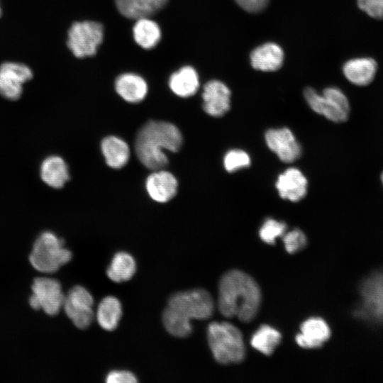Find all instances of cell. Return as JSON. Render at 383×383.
Wrapping results in <instances>:
<instances>
[{
	"instance_id": "27",
	"label": "cell",
	"mask_w": 383,
	"mask_h": 383,
	"mask_svg": "<svg viewBox=\"0 0 383 383\" xmlns=\"http://www.w3.org/2000/svg\"><path fill=\"white\" fill-rule=\"evenodd\" d=\"M282 339L279 332L274 328L264 325L253 334L252 346L265 355H270L279 344Z\"/></svg>"
},
{
	"instance_id": "26",
	"label": "cell",
	"mask_w": 383,
	"mask_h": 383,
	"mask_svg": "<svg viewBox=\"0 0 383 383\" xmlns=\"http://www.w3.org/2000/svg\"><path fill=\"white\" fill-rule=\"evenodd\" d=\"M162 322L167 331L174 337L185 338L192 332L191 320L169 306L163 311Z\"/></svg>"
},
{
	"instance_id": "1",
	"label": "cell",
	"mask_w": 383,
	"mask_h": 383,
	"mask_svg": "<svg viewBox=\"0 0 383 383\" xmlns=\"http://www.w3.org/2000/svg\"><path fill=\"white\" fill-rule=\"evenodd\" d=\"M260 302V289L250 276L239 270H231L222 276L218 306L224 316L250 322L257 315Z\"/></svg>"
},
{
	"instance_id": "19",
	"label": "cell",
	"mask_w": 383,
	"mask_h": 383,
	"mask_svg": "<svg viewBox=\"0 0 383 383\" xmlns=\"http://www.w3.org/2000/svg\"><path fill=\"white\" fill-rule=\"evenodd\" d=\"M361 293L365 307L383 321V272L370 276L362 284Z\"/></svg>"
},
{
	"instance_id": "12",
	"label": "cell",
	"mask_w": 383,
	"mask_h": 383,
	"mask_svg": "<svg viewBox=\"0 0 383 383\" xmlns=\"http://www.w3.org/2000/svg\"><path fill=\"white\" fill-rule=\"evenodd\" d=\"M231 94L229 88L222 82H207L201 94L204 111L213 117L223 116L230 109Z\"/></svg>"
},
{
	"instance_id": "9",
	"label": "cell",
	"mask_w": 383,
	"mask_h": 383,
	"mask_svg": "<svg viewBox=\"0 0 383 383\" xmlns=\"http://www.w3.org/2000/svg\"><path fill=\"white\" fill-rule=\"evenodd\" d=\"M94 298L82 286L73 287L65 296L62 308L67 317L79 329H85L94 318Z\"/></svg>"
},
{
	"instance_id": "17",
	"label": "cell",
	"mask_w": 383,
	"mask_h": 383,
	"mask_svg": "<svg viewBox=\"0 0 383 383\" xmlns=\"http://www.w3.org/2000/svg\"><path fill=\"white\" fill-rule=\"evenodd\" d=\"M284 57V52L279 45L274 43H266L252 51L250 63L255 70L273 72L282 66Z\"/></svg>"
},
{
	"instance_id": "7",
	"label": "cell",
	"mask_w": 383,
	"mask_h": 383,
	"mask_svg": "<svg viewBox=\"0 0 383 383\" xmlns=\"http://www.w3.org/2000/svg\"><path fill=\"white\" fill-rule=\"evenodd\" d=\"M167 306L189 320H203L211 316L214 304L211 294L202 289L177 292L168 299Z\"/></svg>"
},
{
	"instance_id": "23",
	"label": "cell",
	"mask_w": 383,
	"mask_h": 383,
	"mask_svg": "<svg viewBox=\"0 0 383 383\" xmlns=\"http://www.w3.org/2000/svg\"><path fill=\"white\" fill-rule=\"evenodd\" d=\"M101 149L106 164L114 169H120L128 162L130 150L121 138L110 135L101 141Z\"/></svg>"
},
{
	"instance_id": "25",
	"label": "cell",
	"mask_w": 383,
	"mask_h": 383,
	"mask_svg": "<svg viewBox=\"0 0 383 383\" xmlns=\"http://www.w3.org/2000/svg\"><path fill=\"white\" fill-rule=\"evenodd\" d=\"M96 316L98 323L103 329L113 331L117 328L122 316L120 301L113 296L103 298L98 305Z\"/></svg>"
},
{
	"instance_id": "13",
	"label": "cell",
	"mask_w": 383,
	"mask_h": 383,
	"mask_svg": "<svg viewBox=\"0 0 383 383\" xmlns=\"http://www.w3.org/2000/svg\"><path fill=\"white\" fill-rule=\"evenodd\" d=\"M275 185L280 197L296 202L306 196L308 182L299 170L291 167L279 175Z\"/></svg>"
},
{
	"instance_id": "6",
	"label": "cell",
	"mask_w": 383,
	"mask_h": 383,
	"mask_svg": "<svg viewBox=\"0 0 383 383\" xmlns=\"http://www.w3.org/2000/svg\"><path fill=\"white\" fill-rule=\"evenodd\" d=\"M104 38V26L95 21H76L67 32V45L77 58L92 57Z\"/></svg>"
},
{
	"instance_id": "34",
	"label": "cell",
	"mask_w": 383,
	"mask_h": 383,
	"mask_svg": "<svg viewBox=\"0 0 383 383\" xmlns=\"http://www.w3.org/2000/svg\"><path fill=\"white\" fill-rule=\"evenodd\" d=\"M243 10L249 13H256L263 11L270 0H234Z\"/></svg>"
},
{
	"instance_id": "5",
	"label": "cell",
	"mask_w": 383,
	"mask_h": 383,
	"mask_svg": "<svg viewBox=\"0 0 383 383\" xmlns=\"http://www.w3.org/2000/svg\"><path fill=\"white\" fill-rule=\"evenodd\" d=\"M304 98L311 109L328 120L340 123L345 121L350 113V104L345 94L337 87L326 88L322 94L311 87L304 91Z\"/></svg>"
},
{
	"instance_id": "30",
	"label": "cell",
	"mask_w": 383,
	"mask_h": 383,
	"mask_svg": "<svg viewBox=\"0 0 383 383\" xmlns=\"http://www.w3.org/2000/svg\"><path fill=\"white\" fill-rule=\"evenodd\" d=\"M250 158L242 150H231L226 152L223 158V165L226 171L233 172L240 169L249 167Z\"/></svg>"
},
{
	"instance_id": "37",
	"label": "cell",
	"mask_w": 383,
	"mask_h": 383,
	"mask_svg": "<svg viewBox=\"0 0 383 383\" xmlns=\"http://www.w3.org/2000/svg\"><path fill=\"white\" fill-rule=\"evenodd\" d=\"M1 7H0V16H1Z\"/></svg>"
},
{
	"instance_id": "14",
	"label": "cell",
	"mask_w": 383,
	"mask_h": 383,
	"mask_svg": "<svg viewBox=\"0 0 383 383\" xmlns=\"http://www.w3.org/2000/svg\"><path fill=\"white\" fill-rule=\"evenodd\" d=\"M177 180L170 172L155 170L146 179V190L155 201L165 203L172 199L177 192Z\"/></svg>"
},
{
	"instance_id": "15",
	"label": "cell",
	"mask_w": 383,
	"mask_h": 383,
	"mask_svg": "<svg viewBox=\"0 0 383 383\" xmlns=\"http://www.w3.org/2000/svg\"><path fill=\"white\" fill-rule=\"evenodd\" d=\"M301 333L296 336L297 344L304 348H317L329 339L331 330L320 318H311L301 326Z\"/></svg>"
},
{
	"instance_id": "8",
	"label": "cell",
	"mask_w": 383,
	"mask_h": 383,
	"mask_svg": "<svg viewBox=\"0 0 383 383\" xmlns=\"http://www.w3.org/2000/svg\"><path fill=\"white\" fill-rule=\"evenodd\" d=\"M30 306L35 310L42 309L49 316L57 315L62 308L65 295L60 283L55 279L37 277L32 284Z\"/></svg>"
},
{
	"instance_id": "3",
	"label": "cell",
	"mask_w": 383,
	"mask_h": 383,
	"mask_svg": "<svg viewBox=\"0 0 383 383\" xmlns=\"http://www.w3.org/2000/svg\"><path fill=\"white\" fill-rule=\"evenodd\" d=\"M208 343L214 359L221 364L239 363L245 357L240 331L233 325L213 322L208 326Z\"/></svg>"
},
{
	"instance_id": "32",
	"label": "cell",
	"mask_w": 383,
	"mask_h": 383,
	"mask_svg": "<svg viewBox=\"0 0 383 383\" xmlns=\"http://www.w3.org/2000/svg\"><path fill=\"white\" fill-rule=\"evenodd\" d=\"M360 10L369 16L383 19V0H357Z\"/></svg>"
},
{
	"instance_id": "35",
	"label": "cell",
	"mask_w": 383,
	"mask_h": 383,
	"mask_svg": "<svg viewBox=\"0 0 383 383\" xmlns=\"http://www.w3.org/2000/svg\"><path fill=\"white\" fill-rule=\"evenodd\" d=\"M169 0H143L148 16L163 9Z\"/></svg>"
},
{
	"instance_id": "33",
	"label": "cell",
	"mask_w": 383,
	"mask_h": 383,
	"mask_svg": "<svg viewBox=\"0 0 383 383\" xmlns=\"http://www.w3.org/2000/svg\"><path fill=\"white\" fill-rule=\"evenodd\" d=\"M107 383H134L137 382L136 376L126 370H113L106 376Z\"/></svg>"
},
{
	"instance_id": "20",
	"label": "cell",
	"mask_w": 383,
	"mask_h": 383,
	"mask_svg": "<svg viewBox=\"0 0 383 383\" xmlns=\"http://www.w3.org/2000/svg\"><path fill=\"white\" fill-rule=\"evenodd\" d=\"M168 84L174 94L187 98L196 93L199 87V77L193 67L185 65L170 75Z\"/></svg>"
},
{
	"instance_id": "36",
	"label": "cell",
	"mask_w": 383,
	"mask_h": 383,
	"mask_svg": "<svg viewBox=\"0 0 383 383\" xmlns=\"http://www.w3.org/2000/svg\"><path fill=\"white\" fill-rule=\"evenodd\" d=\"M381 179H382V183H383V172H382V175H381Z\"/></svg>"
},
{
	"instance_id": "16",
	"label": "cell",
	"mask_w": 383,
	"mask_h": 383,
	"mask_svg": "<svg viewBox=\"0 0 383 383\" xmlns=\"http://www.w3.org/2000/svg\"><path fill=\"white\" fill-rule=\"evenodd\" d=\"M377 70V63L369 57L350 59L343 67L345 78L357 86H366L374 79Z\"/></svg>"
},
{
	"instance_id": "22",
	"label": "cell",
	"mask_w": 383,
	"mask_h": 383,
	"mask_svg": "<svg viewBox=\"0 0 383 383\" xmlns=\"http://www.w3.org/2000/svg\"><path fill=\"white\" fill-rule=\"evenodd\" d=\"M132 34L135 43L145 50L155 48L162 36L160 26L148 17L136 19L132 28Z\"/></svg>"
},
{
	"instance_id": "31",
	"label": "cell",
	"mask_w": 383,
	"mask_h": 383,
	"mask_svg": "<svg viewBox=\"0 0 383 383\" xmlns=\"http://www.w3.org/2000/svg\"><path fill=\"white\" fill-rule=\"evenodd\" d=\"M283 242L289 253H295L304 249L307 243L305 234L299 229H294L283 235Z\"/></svg>"
},
{
	"instance_id": "29",
	"label": "cell",
	"mask_w": 383,
	"mask_h": 383,
	"mask_svg": "<svg viewBox=\"0 0 383 383\" xmlns=\"http://www.w3.org/2000/svg\"><path fill=\"white\" fill-rule=\"evenodd\" d=\"M287 225L284 222L268 218L260 228L259 235L264 242L274 244L277 238L285 233Z\"/></svg>"
},
{
	"instance_id": "11",
	"label": "cell",
	"mask_w": 383,
	"mask_h": 383,
	"mask_svg": "<svg viewBox=\"0 0 383 383\" xmlns=\"http://www.w3.org/2000/svg\"><path fill=\"white\" fill-rule=\"evenodd\" d=\"M265 138L268 148L284 162H292L301 155L300 144L287 128L270 129Z\"/></svg>"
},
{
	"instance_id": "18",
	"label": "cell",
	"mask_w": 383,
	"mask_h": 383,
	"mask_svg": "<svg viewBox=\"0 0 383 383\" xmlns=\"http://www.w3.org/2000/svg\"><path fill=\"white\" fill-rule=\"evenodd\" d=\"M116 93L126 101L138 103L148 94V84L139 74L126 72L117 77L114 83Z\"/></svg>"
},
{
	"instance_id": "10",
	"label": "cell",
	"mask_w": 383,
	"mask_h": 383,
	"mask_svg": "<svg viewBox=\"0 0 383 383\" xmlns=\"http://www.w3.org/2000/svg\"><path fill=\"white\" fill-rule=\"evenodd\" d=\"M33 77L26 65L7 62L0 65V94L6 99L17 100L23 92V85Z\"/></svg>"
},
{
	"instance_id": "4",
	"label": "cell",
	"mask_w": 383,
	"mask_h": 383,
	"mask_svg": "<svg viewBox=\"0 0 383 383\" xmlns=\"http://www.w3.org/2000/svg\"><path fill=\"white\" fill-rule=\"evenodd\" d=\"M72 255L64 247V241L50 231L43 232L34 243L29 260L43 273H53L70 262Z\"/></svg>"
},
{
	"instance_id": "24",
	"label": "cell",
	"mask_w": 383,
	"mask_h": 383,
	"mask_svg": "<svg viewBox=\"0 0 383 383\" xmlns=\"http://www.w3.org/2000/svg\"><path fill=\"white\" fill-rule=\"evenodd\" d=\"M136 272V262L128 252H118L106 269L107 277L113 282L121 283L130 280Z\"/></svg>"
},
{
	"instance_id": "28",
	"label": "cell",
	"mask_w": 383,
	"mask_h": 383,
	"mask_svg": "<svg viewBox=\"0 0 383 383\" xmlns=\"http://www.w3.org/2000/svg\"><path fill=\"white\" fill-rule=\"evenodd\" d=\"M118 11L126 18L148 17L143 0H114Z\"/></svg>"
},
{
	"instance_id": "2",
	"label": "cell",
	"mask_w": 383,
	"mask_h": 383,
	"mask_svg": "<svg viewBox=\"0 0 383 383\" xmlns=\"http://www.w3.org/2000/svg\"><path fill=\"white\" fill-rule=\"evenodd\" d=\"M182 143V133L175 125L151 121L138 132L135 150L140 162L148 169L155 171L162 169L168 163L163 150L177 152Z\"/></svg>"
},
{
	"instance_id": "21",
	"label": "cell",
	"mask_w": 383,
	"mask_h": 383,
	"mask_svg": "<svg viewBox=\"0 0 383 383\" xmlns=\"http://www.w3.org/2000/svg\"><path fill=\"white\" fill-rule=\"evenodd\" d=\"M40 177L48 186L55 189L62 188L70 179L68 167L59 156L48 157L41 164Z\"/></svg>"
}]
</instances>
